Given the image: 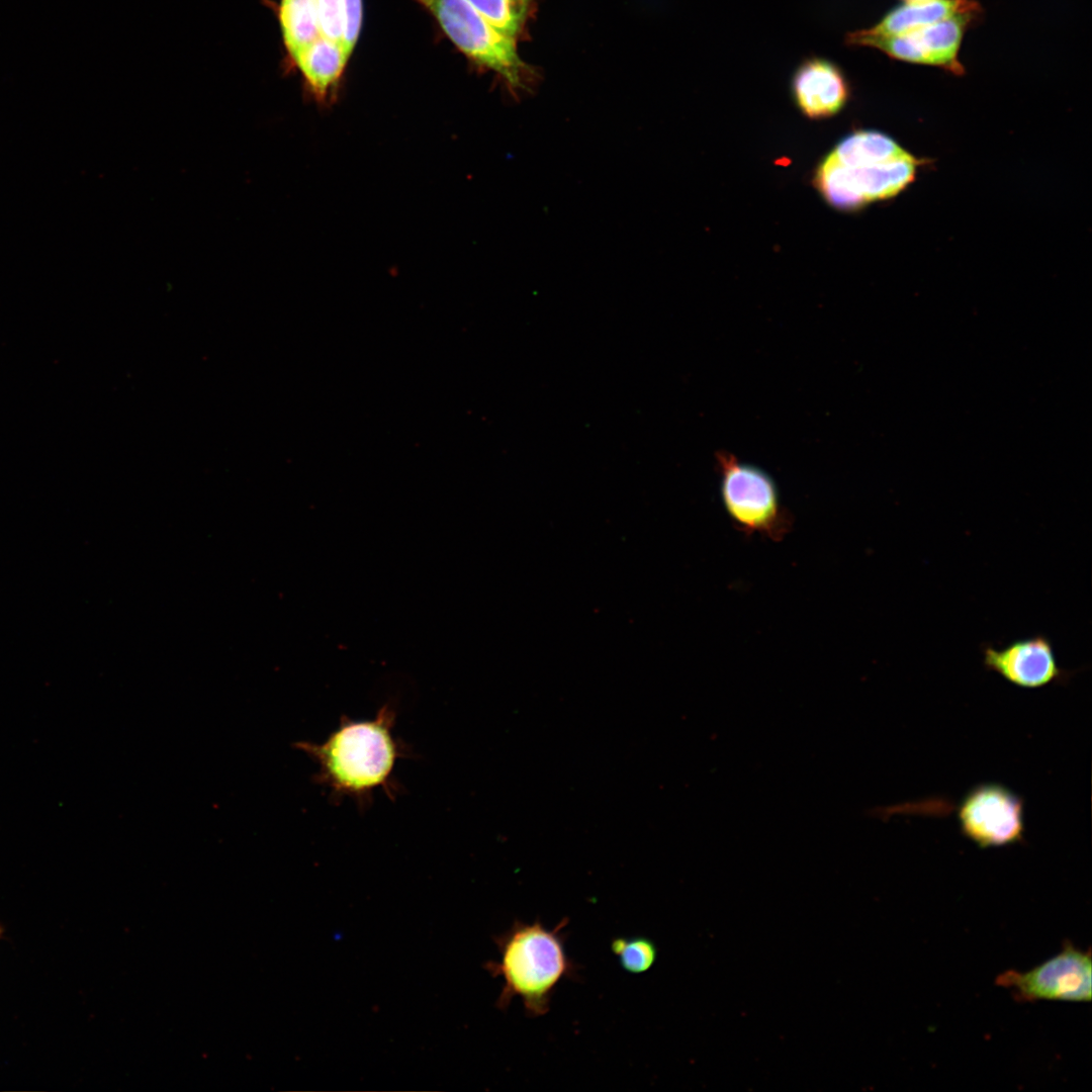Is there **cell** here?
<instances>
[{"instance_id": "obj_10", "label": "cell", "mask_w": 1092, "mask_h": 1092, "mask_svg": "<svg viewBox=\"0 0 1092 1092\" xmlns=\"http://www.w3.org/2000/svg\"><path fill=\"white\" fill-rule=\"evenodd\" d=\"M794 103L810 119H824L846 105L850 86L841 67L824 57L804 59L791 80Z\"/></svg>"}, {"instance_id": "obj_17", "label": "cell", "mask_w": 1092, "mask_h": 1092, "mask_svg": "<svg viewBox=\"0 0 1092 1092\" xmlns=\"http://www.w3.org/2000/svg\"><path fill=\"white\" fill-rule=\"evenodd\" d=\"M342 16L341 44L351 56L358 40L362 25V0H340Z\"/></svg>"}, {"instance_id": "obj_5", "label": "cell", "mask_w": 1092, "mask_h": 1092, "mask_svg": "<svg viewBox=\"0 0 1092 1092\" xmlns=\"http://www.w3.org/2000/svg\"><path fill=\"white\" fill-rule=\"evenodd\" d=\"M916 164L907 152L886 162L854 166L827 155L817 167L814 184L832 207L851 211L898 194L913 180Z\"/></svg>"}, {"instance_id": "obj_11", "label": "cell", "mask_w": 1092, "mask_h": 1092, "mask_svg": "<svg viewBox=\"0 0 1092 1092\" xmlns=\"http://www.w3.org/2000/svg\"><path fill=\"white\" fill-rule=\"evenodd\" d=\"M977 0H920L905 2L888 11L876 24L861 29L873 36L905 33L963 14L980 13Z\"/></svg>"}, {"instance_id": "obj_12", "label": "cell", "mask_w": 1092, "mask_h": 1092, "mask_svg": "<svg viewBox=\"0 0 1092 1092\" xmlns=\"http://www.w3.org/2000/svg\"><path fill=\"white\" fill-rule=\"evenodd\" d=\"M349 58L340 41L321 35L292 60L314 98L325 102L336 90Z\"/></svg>"}, {"instance_id": "obj_7", "label": "cell", "mask_w": 1092, "mask_h": 1092, "mask_svg": "<svg viewBox=\"0 0 1092 1092\" xmlns=\"http://www.w3.org/2000/svg\"><path fill=\"white\" fill-rule=\"evenodd\" d=\"M961 833L981 849L1024 841V800L1006 786L973 787L956 809Z\"/></svg>"}, {"instance_id": "obj_8", "label": "cell", "mask_w": 1092, "mask_h": 1092, "mask_svg": "<svg viewBox=\"0 0 1092 1092\" xmlns=\"http://www.w3.org/2000/svg\"><path fill=\"white\" fill-rule=\"evenodd\" d=\"M997 986L1009 989L1016 1001L1060 1000L1090 1002L1091 951L1066 941L1061 952L1026 971L1008 970L997 976Z\"/></svg>"}, {"instance_id": "obj_1", "label": "cell", "mask_w": 1092, "mask_h": 1092, "mask_svg": "<svg viewBox=\"0 0 1092 1092\" xmlns=\"http://www.w3.org/2000/svg\"><path fill=\"white\" fill-rule=\"evenodd\" d=\"M395 713L384 705L373 720L343 719L322 743L299 741L295 746L315 761V780L338 796L365 803L381 789L394 792L392 774L403 756L402 745L392 733Z\"/></svg>"}, {"instance_id": "obj_14", "label": "cell", "mask_w": 1092, "mask_h": 1092, "mask_svg": "<svg viewBox=\"0 0 1092 1092\" xmlns=\"http://www.w3.org/2000/svg\"><path fill=\"white\" fill-rule=\"evenodd\" d=\"M278 17L284 44L292 59L322 35L314 0H281Z\"/></svg>"}, {"instance_id": "obj_4", "label": "cell", "mask_w": 1092, "mask_h": 1092, "mask_svg": "<svg viewBox=\"0 0 1092 1092\" xmlns=\"http://www.w3.org/2000/svg\"><path fill=\"white\" fill-rule=\"evenodd\" d=\"M468 58L498 74L511 90L525 88L528 66L516 38L503 32L465 0H416Z\"/></svg>"}, {"instance_id": "obj_15", "label": "cell", "mask_w": 1092, "mask_h": 1092, "mask_svg": "<svg viewBox=\"0 0 1092 1092\" xmlns=\"http://www.w3.org/2000/svg\"><path fill=\"white\" fill-rule=\"evenodd\" d=\"M490 23L516 38L533 0H465Z\"/></svg>"}, {"instance_id": "obj_6", "label": "cell", "mask_w": 1092, "mask_h": 1092, "mask_svg": "<svg viewBox=\"0 0 1092 1092\" xmlns=\"http://www.w3.org/2000/svg\"><path fill=\"white\" fill-rule=\"evenodd\" d=\"M980 13H963L905 33L873 36L861 29L848 32V47L877 49L892 59L912 64L935 66L954 75L964 74L959 52L967 28Z\"/></svg>"}, {"instance_id": "obj_2", "label": "cell", "mask_w": 1092, "mask_h": 1092, "mask_svg": "<svg viewBox=\"0 0 1092 1092\" xmlns=\"http://www.w3.org/2000/svg\"><path fill=\"white\" fill-rule=\"evenodd\" d=\"M568 918L564 917L552 929L535 920H515L493 941L499 952L498 961H488L484 969L502 978V992L495 1001L499 1010H507L515 997L522 1000L529 1017L548 1013L558 984L566 979L577 980L580 967L565 949Z\"/></svg>"}, {"instance_id": "obj_9", "label": "cell", "mask_w": 1092, "mask_h": 1092, "mask_svg": "<svg viewBox=\"0 0 1092 1092\" xmlns=\"http://www.w3.org/2000/svg\"><path fill=\"white\" fill-rule=\"evenodd\" d=\"M981 652L987 671L1021 689L1065 685L1075 674L1060 666L1052 640L1044 634L1017 639L1001 648L985 644Z\"/></svg>"}, {"instance_id": "obj_19", "label": "cell", "mask_w": 1092, "mask_h": 1092, "mask_svg": "<svg viewBox=\"0 0 1092 1092\" xmlns=\"http://www.w3.org/2000/svg\"><path fill=\"white\" fill-rule=\"evenodd\" d=\"M3 933H4V927L0 923V938L2 937Z\"/></svg>"}, {"instance_id": "obj_16", "label": "cell", "mask_w": 1092, "mask_h": 1092, "mask_svg": "<svg viewBox=\"0 0 1092 1092\" xmlns=\"http://www.w3.org/2000/svg\"><path fill=\"white\" fill-rule=\"evenodd\" d=\"M610 946L621 968L633 975L649 971L657 959V947L646 936L615 937Z\"/></svg>"}, {"instance_id": "obj_18", "label": "cell", "mask_w": 1092, "mask_h": 1092, "mask_svg": "<svg viewBox=\"0 0 1092 1092\" xmlns=\"http://www.w3.org/2000/svg\"><path fill=\"white\" fill-rule=\"evenodd\" d=\"M322 35L340 41L342 38V16L340 0H314Z\"/></svg>"}, {"instance_id": "obj_3", "label": "cell", "mask_w": 1092, "mask_h": 1092, "mask_svg": "<svg viewBox=\"0 0 1092 1092\" xmlns=\"http://www.w3.org/2000/svg\"><path fill=\"white\" fill-rule=\"evenodd\" d=\"M715 461L721 500L736 529L749 536L759 534L772 541L783 540L792 528L793 518L782 506L772 477L725 450L715 453Z\"/></svg>"}, {"instance_id": "obj_20", "label": "cell", "mask_w": 1092, "mask_h": 1092, "mask_svg": "<svg viewBox=\"0 0 1092 1092\" xmlns=\"http://www.w3.org/2000/svg\"><path fill=\"white\" fill-rule=\"evenodd\" d=\"M905 2L920 1V0H904Z\"/></svg>"}, {"instance_id": "obj_13", "label": "cell", "mask_w": 1092, "mask_h": 1092, "mask_svg": "<svg viewBox=\"0 0 1092 1092\" xmlns=\"http://www.w3.org/2000/svg\"><path fill=\"white\" fill-rule=\"evenodd\" d=\"M904 152L882 132L858 130L842 139L828 155L840 164L853 166L886 162Z\"/></svg>"}]
</instances>
